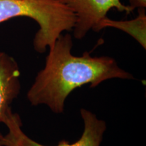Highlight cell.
Listing matches in <instances>:
<instances>
[{
    "label": "cell",
    "mask_w": 146,
    "mask_h": 146,
    "mask_svg": "<svg viewBox=\"0 0 146 146\" xmlns=\"http://www.w3.org/2000/svg\"><path fill=\"white\" fill-rule=\"evenodd\" d=\"M17 17L32 18L39 29L35 35L33 47L38 53L52 48L64 31H70L76 15L60 0H0V23Z\"/></svg>",
    "instance_id": "cell-2"
},
{
    "label": "cell",
    "mask_w": 146,
    "mask_h": 146,
    "mask_svg": "<svg viewBox=\"0 0 146 146\" xmlns=\"http://www.w3.org/2000/svg\"><path fill=\"white\" fill-rule=\"evenodd\" d=\"M84 124V130L81 138L74 143L64 140L57 146H100L103 136L106 130V123L100 120L91 111L85 108L81 110ZM4 124L8 129L6 135L3 136L1 145L3 146H46L35 141L22 130V123L19 115L12 112Z\"/></svg>",
    "instance_id": "cell-3"
},
{
    "label": "cell",
    "mask_w": 146,
    "mask_h": 146,
    "mask_svg": "<svg viewBox=\"0 0 146 146\" xmlns=\"http://www.w3.org/2000/svg\"><path fill=\"white\" fill-rule=\"evenodd\" d=\"M129 5L133 10L136 8H145L146 0H129Z\"/></svg>",
    "instance_id": "cell-7"
},
{
    "label": "cell",
    "mask_w": 146,
    "mask_h": 146,
    "mask_svg": "<svg viewBox=\"0 0 146 146\" xmlns=\"http://www.w3.org/2000/svg\"><path fill=\"white\" fill-rule=\"evenodd\" d=\"M68 6L76 15L73 35L76 39H82L90 30L96 32L97 27L112 8L120 12L129 14L134 10L126 5L120 0H60Z\"/></svg>",
    "instance_id": "cell-4"
},
{
    "label": "cell",
    "mask_w": 146,
    "mask_h": 146,
    "mask_svg": "<svg viewBox=\"0 0 146 146\" xmlns=\"http://www.w3.org/2000/svg\"><path fill=\"white\" fill-rule=\"evenodd\" d=\"M112 27L123 31L134 38L146 49V14L145 8H138V15L135 18L129 21H114L106 17L102 19L97 27L96 32L102 29Z\"/></svg>",
    "instance_id": "cell-6"
},
{
    "label": "cell",
    "mask_w": 146,
    "mask_h": 146,
    "mask_svg": "<svg viewBox=\"0 0 146 146\" xmlns=\"http://www.w3.org/2000/svg\"><path fill=\"white\" fill-rule=\"evenodd\" d=\"M0 146H3V145H0Z\"/></svg>",
    "instance_id": "cell-9"
},
{
    "label": "cell",
    "mask_w": 146,
    "mask_h": 146,
    "mask_svg": "<svg viewBox=\"0 0 146 146\" xmlns=\"http://www.w3.org/2000/svg\"><path fill=\"white\" fill-rule=\"evenodd\" d=\"M70 34H62L45 59V67L36 74L27 92V99L34 106L46 105L53 112L61 114L73 90L86 84L90 88L112 78L133 79L132 74L120 68L109 56L92 57L85 52L81 56L72 54Z\"/></svg>",
    "instance_id": "cell-1"
},
{
    "label": "cell",
    "mask_w": 146,
    "mask_h": 146,
    "mask_svg": "<svg viewBox=\"0 0 146 146\" xmlns=\"http://www.w3.org/2000/svg\"><path fill=\"white\" fill-rule=\"evenodd\" d=\"M21 71L14 58L0 51V123L12 112L11 104L21 91Z\"/></svg>",
    "instance_id": "cell-5"
},
{
    "label": "cell",
    "mask_w": 146,
    "mask_h": 146,
    "mask_svg": "<svg viewBox=\"0 0 146 146\" xmlns=\"http://www.w3.org/2000/svg\"><path fill=\"white\" fill-rule=\"evenodd\" d=\"M2 137H3V135L1 134V133H0V145H1V139H2Z\"/></svg>",
    "instance_id": "cell-8"
}]
</instances>
